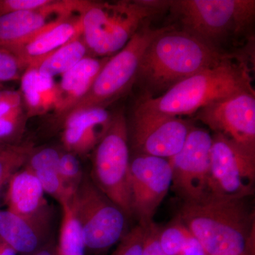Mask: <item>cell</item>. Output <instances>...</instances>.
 I'll use <instances>...</instances> for the list:
<instances>
[{
    "instance_id": "cell-19",
    "label": "cell",
    "mask_w": 255,
    "mask_h": 255,
    "mask_svg": "<svg viewBox=\"0 0 255 255\" xmlns=\"http://www.w3.org/2000/svg\"><path fill=\"white\" fill-rule=\"evenodd\" d=\"M48 231L8 210H0V243L17 255H34L46 248Z\"/></svg>"
},
{
    "instance_id": "cell-12",
    "label": "cell",
    "mask_w": 255,
    "mask_h": 255,
    "mask_svg": "<svg viewBox=\"0 0 255 255\" xmlns=\"http://www.w3.org/2000/svg\"><path fill=\"white\" fill-rule=\"evenodd\" d=\"M88 3L86 0H53L38 9L0 16V48L11 51L60 21L82 14Z\"/></svg>"
},
{
    "instance_id": "cell-25",
    "label": "cell",
    "mask_w": 255,
    "mask_h": 255,
    "mask_svg": "<svg viewBox=\"0 0 255 255\" xmlns=\"http://www.w3.org/2000/svg\"><path fill=\"white\" fill-rule=\"evenodd\" d=\"M32 173L39 181L44 192L58 201L60 206L68 204L71 200L75 191L65 185L60 177L58 169H43Z\"/></svg>"
},
{
    "instance_id": "cell-5",
    "label": "cell",
    "mask_w": 255,
    "mask_h": 255,
    "mask_svg": "<svg viewBox=\"0 0 255 255\" xmlns=\"http://www.w3.org/2000/svg\"><path fill=\"white\" fill-rule=\"evenodd\" d=\"M167 9L182 31L219 51L248 34L255 16V0H171Z\"/></svg>"
},
{
    "instance_id": "cell-30",
    "label": "cell",
    "mask_w": 255,
    "mask_h": 255,
    "mask_svg": "<svg viewBox=\"0 0 255 255\" xmlns=\"http://www.w3.org/2000/svg\"><path fill=\"white\" fill-rule=\"evenodd\" d=\"M25 119L22 109L0 117V143L12 141L22 134Z\"/></svg>"
},
{
    "instance_id": "cell-36",
    "label": "cell",
    "mask_w": 255,
    "mask_h": 255,
    "mask_svg": "<svg viewBox=\"0 0 255 255\" xmlns=\"http://www.w3.org/2000/svg\"><path fill=\"white\" fill-rule=\"evenodd\" d=\"M5 145H3V144L0 143V151L2 150V149H4L5 147Z\"/></svg>"
},
{
    "instance_id": "cell-14",
    "label": "cell",
    "mask_w": 255,
    "mask_h": 255,
    "mask_svg": "<svg viewBox=\"0 0 255 255\" xmlns=\"http://www.w3.org/2000/svg\"><path fill=\"white\" fill-rule=\"evenodd\" d=\"M191 128L179 117L134 110L132 147L135 153L171 158L182 149Z\"/></svg>"
},
{
    "instance_id": "cell-6",
    "label": "cell",
    "mask_w": 255,
    "mask_h": 255,
    "mask_svg": "<svg viewBox=\"0 0 255 255\" xmlns=\"http://www.w3.org/2000/svg\"><path fill=\"white\" fill-rule=\"evenodd\" d=\"M69 204L81 230L86 252L107 251L127 233V215L97 188L87 172Z\"/></svg>"
},
{
    "instance_id": "cell-21",
    "label": "cell",
    "mask_w": 255,
    "mask_h": 255,
    "mask_svg": "<svg viewBox=\"0 0 255 255\" xmlns=\"http://www.w3.org/2000/svg\"><path fill=\"white\" fill-rule=\"evenodd\" d=\"M90 56L81 35L47 56L35 67L41 75L54 78L63 75L82 60Z\"/></svg>"
},
{
    "instance_id": "cell-24",
    "label": "cell",
    "mask_w": 255,
    "mask_h": 255,
    "mask_svg": "<svg viewBox=\"0 0 255 255\" xmlns=\"http://www.w3.org/2000/svg\"><path fill=\"white\" fill-rule=\"evenodd\" d=\"M192 238L190 233L177 219L159 231V244L166 255H182Z\"/></svg>"
},
{
    "instance_id": "cell-26",
    "label": "cell",
    "mask_w": 255,
    "mask_h": 255,
    "mask_svg": "<svg viewBox=\"0 0 255 255\" xmlns=\"http://www.w3.org/2000/svg\"><path fill=\"white\" fill-rule=\"evenodd\" d=\"M58 170L65 185L73 191L78 187L85 174L78 156L67 151L60 156Z\"/></svg>"
},
{
    "instance_id": "cell-18",
    "label": "cell",
    "mask_w": 255,
    "mask_h": 255,
    "mask_svg": "<svg viewBox=\"0 0 255 255\" xmlns=\"http://www.w3.org/2000/svg\"><path fill=\"white\" fill-rule=\"evenodd\" d=\"M81 14L63 20L11 50L28 67L37 64L58 48L81 35Z\"/></svg>"
},
{
    "instance_id": "cell-32",
    "label": "cell",
    "mask_w": 255,
    "mask_h": 255,
    "mask_svg": "<svg viewBox=\"0 0 255 255\" xmlns=\"http://www.w3.org/2000/svg\"><path fill=\"white\" fill-rule=\"evenodd\" d=\"M21 93L13 90L0 92V117L22 109Z\"/></svg>"
},
{
    "instance_id": "cell-23",
    "label": "cell",
    "mask_w": 255,
    "mask_h": 255,
    "mask_svg": "<svg viewBox=\"0 0 255 255\" xmlns=\"http://www.w3.org/2000/svg\"><path fill=\"white\" fill-rule=\"evenodd\" d=\"M33 150L30 145H6L0 151V190L16 172L24 167Z\"/></svg>"
},
{
    "instance_id": "cell-7",
    "label": "cell",
    "mask_w": 255,
    "mask_h": 255,
    "mask_svg": "<svg viewBox=\"0 0 255 255\" xmlns=\"http://www.w3.org/2000/svg\"><path fill=\"white\" fill-rule=\"evenodd\" d=\"M128 130L124 112L113 114L112 124L96 146L90 176L97 188L132 216L130 205Z\"/></svg>"
},
{
    "instance_id": "cell-29",
    "label": "cell",
    "mask_w": 255,
    "mask_h": 255,
    "mask_svg": "<svg viewBox=\"0 0 255 255\" xmlns=\"http://www.w3.org/2000/svg\"><path fill=\"white\" fill-rule=\"evenodd\" d=\"M63 152L55 147H44L32 151L25 164V168L32 172L47 169H58L60 156Z\"/></svg>"
},
{
    "instance_id": "cell-3",
    "label": "cell",
    "mask_w": 255,
    "mask_h": 255,
    "mask_svg": "<svg viewBox=\"0 0 255 255\" xmlns=\"http://www.w3.org/2000/svg\"><path fill=\"white\" fill-rule=\"evenodd\" d=\"M252 82L248 64L234 58L194 74L162 95L140 99L135 110L176 117L191 115L230 96L255 90Z\"/></svg>"
},
{
    "instance_id": "cell-22",
    "label": "cell",
    "mask_w": 255,
    "mask_h": 255,
    "mask_svg": "<svg viewBox=\"0 0 255 255\" xmlns=\"http://www.w3.org/2000/svg\"><path fill=\"white\" fill-rule=\"evenodd\" d=\"M63 211L57 255H86L81 230L69 203L61 206Z\"/></svg>"
},
{
    "instance_id": "cell-9",
    "label": "cell",
    "mask_w": 255,
    "mask_h": 255,
    "mask_svg": "<svg viewBox=\"0 0 255 255\" xmlns=\"http://www.w3.org/2000/svg\"><path fill=\"white\" fill-rule=\"evenodd\" d=\"M255 183V150L214 133L206 196L229 200L246 199L254 194Z\"/></svg>"
},
{
    "instance_id": "cell-16",
    "label": "cell",
    "mask_w": 255,
    "mask_h": 255,
    "mask_svg": "<svg viewBox=\"0 0 255 255\" xmlns=\"http://www.w3.org/2000/svg\"><path fill=\"white\" fill-rule=\"evenodd\" d=\"M8 211L37 226L49 230L52 211L36 176L23 167L8 182Z\"/></svg>"
},
{
    "instance_id": "cell-34",
    "label": "cell",
    "mask_w": 255,
    "mask_h": 255,
    "mask_svg": "<svg viewBox=\"0 0 255 255\" xmlns=\"http://www.w3.org/2000/svg\"><path fill=\"white\" fill-rule=\"evenodd\" d=\"M0 255H18L10 247L0 243Z\"/></svg>"
},
{
    "instance_id": "cell-1",
    "label": "cell",
    "mask_w": 255,
    "mask_h": 255,
    "mask_svg": "<svg viewBox=\"0 0 255 255\" xmlns=\"http://www.w3.org/2000/svg\"><path fill=\"white\" fill-rule=\"evenodd\" d=\"M238 54L223 53L182 30L164 27L146 48L135 85L142 99L162 95L178 82L214 68Z\"/></svg>"
},
{
    "instance_id": "cell-13",
    "label": "cell",
    "mask_w": 255,
    "mask_h": 255,
    "mask_svg": "<svg viewBox=\"0 0 255 255\" xmlns=\"http://www.w3.org/2000/svg\"><path fill=\"white\" fill-rule=\"evenodd\" d=\"M196 117L215 133L255 150V90L241 92L210 104L198 111Z\"/></svg>"
},
{
    "instance_id": "cell-15",
    "label": "cell",
    "mask_w": 255,
    "mask_h": 255,
    "mask_svg": "<svg viewBox=\"0 0 255 255\" xmlns=\"http://www.w3.org/2000/svg\"><path fill=\"white\" fill-rule=\"evenodd\" d=\"M113 114L105 107L73 111L63 121L61 140L67 152L78 157L95 150L112 124Z\"/></svg>"
},
{
    "instance_id": "cell-4",
    "label": "cell",
    "mask_w": 255,
    "mask_h": 255,
    "mask_svg": "<svg viewBox=\"0 0 255 255\" xmlns=\"http://www.w3.org/2000/svg\"><path fill=\"white\" fill-rule=\"evenodd\" d=\"M166 9L167 1H89L81 15V36L89 55H115L144 24Z\"/></svg>"
},
{
    "instance_id": "cell-8",
    "label": "cell",
    "mask_w": 255,
    "mask_h": 255,
    "mask_svg": "<svg viewBox=\"0 0 255 255\" xmlns=\"http://www.w3.org/2000/svg\"><path fill=\"white\" fill-rule=\"evenodd\" d=\"M164 28H152L150 21L144 24L122 50L109 58L87 95L71 112L93 107L106 108L125 95L135 85L146 48Z\"/></svg>"
},
{
    "instance_id": "cell-35",
    "label": "cell",
    "mask_w": 255,
    "mask_h": 255,
    "mask_svg": "<svg viewBox=\"0 0 255 255\" xmlns=\"http://www.w3.org/2000/svg\"><path fill=\"white\" fill-rule=\"evenodd\" d=\"M34 255H57L56 250L55 251H52V250L46 248Z\"/></svg>"
},
{
    "instance_id": "cell-17",
    "label": "cell",
    "mask_w": 255,
    "mask_h": 255,
    "mask_svg": "<svg viewBox=\"0 0 255 255\" xmlns=\"http://www.w3.org/2000/svg\"><path fill=\"white\" fill-rule=\"evenodd\" d=\"M110 57L87 56L63 75L57 84V99L53 112L63 122L65 117L87 95L97 75Z\"/></svg>"
},
{
    "instance_id": "cell-31",
    "label": "cell",
    "mask_w": 255,
    "mask_h": 255,
    "mask_svg": "<svg viewBox=\"0 0 255 255\" xmlns=\"http://www.w3.org/2000/svg\"><path fill=\"white\" fill-rule=\"evenodd\" d=\"M53 0H0V16L43 7Z\"/></svg>"
},
{
    "instance_id": "cell-27",
    "label": "cell",
    "mask_w": 255,
    "mask_h": 255,
    "mask_svg": "<svg viewBox=\"0 0 255 255\" xmlns=\"http://www.w3.org/2000/svg\"><path fill=\"white\" fill-rule=\"evenodd\" d=\"M147 228L138 224L126 233L112 255H142Z\"/></svg>"
},
{
    "instance_id": "cell-28",
    "label": "cell",
    "mask_w": 255,
    "mask_h": 255,
    "mask_svg": "<svg viewBox=\"0 0 255 255\" xmlns=\"http://www.w3.org/2000/svg\"><path fill=\"white\" fill-rule=\"evenodd\" d=\"M27 65L12 52L0 48V82L21 79Z\"/></svg>"
},
{
    "instance_id": "cell-11",
    "label": "cell",
    "mask_w": 255,
    "mask_h": 255,
    "mask_svg": "<svg viewBox=\"0 0 255 255\" xmlns=\"http://www.w3.org/2000/svg\"><path fill=\"white\" fill-rule=\"evenodd\" d=\"M212 135L192 127L178 153L168 159L172 171L171 187L184 201L199 200L207 194Z\"/></svg>"
},
{
    "instance_id": "cell-10",
    "label": "cell",
    "mask_w": 255,
    "mask_h": 255,
    "mask_svg": "<svg viewBox=\"0 0 255 255\" xmlns=\"http://www.w3.org/2000/svg\"><path fill=\"white\" fill-rule=\"evenodd\" d=\"M172 171L168 159L135 153L130 160L132 216L147 227L153 223L159 206L172 185Z\"/></svg>"
},
{
    "instance_id": "cell-2",
    "label": "cell",
    "mask_w": 255,
    "mask_h": 255,
    "mask_svg": "<svg viewBox=\"0 0 255 255\" xmlns=\"http://www.w3.org/2000/svg\"><path fill=\"white\" fill-rule=\"evenodd\" d=\"M177 219L206 255H255V211L246 199L184 201Z\"/></svg>"
},
{
    "instance_id": "cell-33",
    "label": "cell",
    "mask_w": 255,
    "mask_h": 255,
    "mask_svg": "<svg viewBox=\"0 0 255 255\" xmlns=\"http://www.w3.org/2000/svg\"><path fill=\"white\" fill-rule=\"evenodd\" d=\"M146 228L147 233L142 255H166L159 244V235L160 229L154 223H151Z\"/></svg>"
},
{
    "instance_id": "cell-20",
    "label": "cell",
    "mask_w": 255,
    "mask_h": 255,
    "mask_svg": "<svg viewBox=\"0 0 255 255\" xmlns=\"http://www.w3.org/2000/svg\"><path fill=\"white\" fill-rule=\"evenodd\" d=\"M20 80V93L28 117L43 115L53 110L58 92L53 78L41 75L35 67H28Z\"/></svg>"
}]
</instances>
